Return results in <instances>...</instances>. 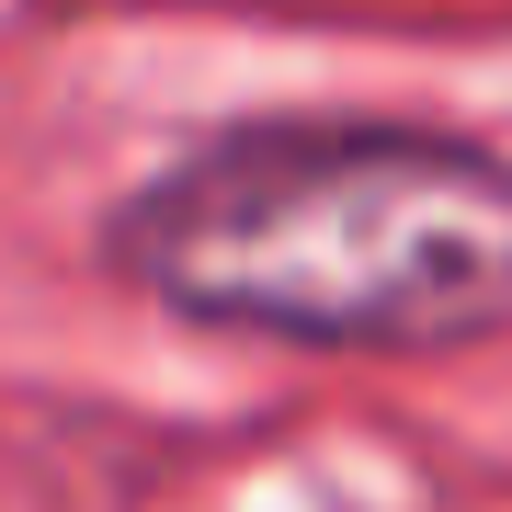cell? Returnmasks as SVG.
Masks as SVG:
<instances>
[{"label": "cell", "mask_w": 512, "mask_h": 512, "mask_svg": "<svg viewBox=\"0 0 512 512\" xmlns=\"http://www.w3.org/2000/svg\"><path fill=\"white\" fill-rule=\"evenodd\" d=\"M103 262L194 330L433 353L512 319V160L399 114H239L114 205Z\"/></svg>", "instance_id": "1"}]
</instances>
